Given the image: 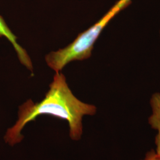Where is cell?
Segmentation results:
<instances>
[{"label": "cell", "mask_w": 160, "mask_h": 160, "mask_svg": "<svg viewBox=\"0 0 160 160\" xmlns=\"http://www.w3.org/2000/svg\"><path fill=\"white\" fill-rule=\"evenodd\" d=\"M96 111L95 106L84 103L75 97L65 75L57 72L43 100L34 103L29 99L19 107L18 119L7 130L4 139L10 146L20 143L24 138L22 131L27 124L39 116L49 115L66 120L68 123L69 137L77 141L83 133V117L94 115Z\"/></svg>", "instance_id": "6da1fadb"}, {"label": "cell", "mask_w": 160, "mask_h": 160, "mask_svg": "<svg viewBox=\"0 0 160 160\" xmlns=\"http://www.w3.org/2000/svg\"><path fill=\"white\" fill-rule=\"evenodd\" d=\"M131 0H119L97 23L78 35L71 43L63 49L52 51L45 57L48 65L55 72H61L68 63L85 60L91 57L94 45L110 21L124 9Z\"/></svg>", "instance_id": "7a4b0ae2"}, {"label": "cell", "mask_w": 160, "mask_h": 160, "mask_svg": "<svg viewBox=\"0 0 160 160\" xmlns=\"http://www.w3.org/2000/svg\"><path fill=\"white\" fill-rule=\"evenodd\" d=\"M0 37H5L14 47L18 58L22 64L27 68L33 71L32 62L26 51L17 42V38L7 25L4 18L0 16Z\"/></svg>", "instance_id": "3957f363"}, {"label": "cell", "mask_w": 160, "mask_h": 160, "mask_svg": "<svg viewBox=\"0 0 160 160\" xmlns=\"http://www.w3.org/2000/svg\"><path fill=\"white\" fill-rule=\"evenodd\" d=\"M150 104L152 109V114L149 118V124L151 128L158 131L155 139V152L160 157V93H154L151 98Z\"/></svg>", "instance_id": "277c9868"}, {"label": "cell", "mask_w": 160, "mask_h": 160, "mask_svg": "<svg viewBox=\"0 0 160 160\" xmlns=\"http://www.w3.org/2000/svg\"><path fill=\"white\" fill-rule=\"evenodd\" d=\"M142 160H160V157L156 154L155 151L151 150L147 153L145 158Z\"/></svg>", "instance_id": "5b68a950"}]
</instances>
